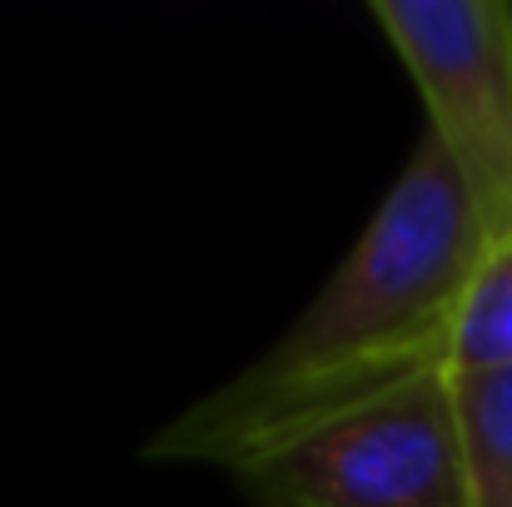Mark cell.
I'll use <instances>...</instances> for the list:
<instances>
[{"label": "cell", "instance_id": "obj_1", "mask_svg": "<svg viewBox=\"0 0 512 507\" xmlns=\"http://www.w3.org/2000/svg\"><path fill=\"white\" fill-rule=\"evenodd\" d=\"M488 249L478 204L448 150L423 130L403 174L269 353L170 418L145 458L234 468L249 453L448 368L453 309Z\"/></svg>", "mask_w": 512, "mask_h": 507}, {"label": "cell", "instance_id": "obj_2", "mask_svg": "<svg viewBox=\"0 0 512 507\" xmlns=\"http://www.w3.org/2000/svg\"><path fill=\"white\" fill-rule=\"evenodd\" d=\"M229 478L254 507H473L448 368L249 453Z\"/></svg>", "mask_w": 512, "mask_h": 507}, {"label": "cell", "instance_id": "obj_3", "mask_svg": "<svg viewBox=\"0 0 512 507\" xmlns=\"http://www.w3.org/2000/svg\"><path fill=\"white\" fill-rule=\"evenodd\" d=\"M368 15L408 70L428 135L463 174L483 234L512 239V5L373 0Z\"/></svg>", "mask_w": 512, "mask_h": 507}, {"label": "cell", "instance_id": "obj_4", "mask_svg": "<svg viewBox=\"0 0 512 507\" xmlns=\"http://www.w3.org/2000/svg\"><path fill=\"white\" fill-rule=\"evenodd\" d=\"M458 413L463 473L473 507H512V363L508 368H448Z\"/></svg>", "mask_w": 512, "mask_h": 507}, {"label": "cell", "instance_id": "obj_5", "mask_svg": "<svg viewBox=\"0 0 512 507\" xmlns=\"http://www.w3.org/2000/svg\"><path fill=\"white\" fill-rule=\"evenodd\" d=\"M512 363V239H488L448 329V368H508Z\"/></svg>", "mask_w": 512, "mask_h": 507}]
</instances>
